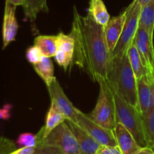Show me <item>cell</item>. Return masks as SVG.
<instances>
[{
	"mask_svg": "<svg viewBox=\"0 0 154 154\" xmlns=\"http://www.w3.org/2000/svg\"><path fill=\"white\" fill-rule=\"evenodd\" d=\"M137 90L138 107L144 118L154 109L153 90L151 85L147 79V75H144L139 79H137Z\"/></svg>",
	"mask_w": 154,
	"mask_h": 154,
	"instance_id": "cell-12",
	"label": "cell"
},
{
	"mask_svg": "<svg viewBox=\"0 0 154 154\" xmlns=\"http://www.w3.org/2000/svg\"><path fill=\"white\" fill-rule=\"evenodd\" d=\"M106 81L128 103L138 107L137 79L129 63L127 53L111 57Z\"/></svg>",
	"mask_w": 154,
	"mask_h": 154,
	"instance_id": "cell-2",
	"label": "cell"
},
{
	"mask_svg": "<svg viewBox=\"0 0 154 154\" xmlns=\"http://www.w3.org/2000/svg\"><path fill=\"white\" fill-rule=\"evenodd\" d=\"M66 120V116L56 107L54 104L51 103L50 108L47 113L45 125L42 127V128L37 133L38 141L45 138L54 128L65 122Z\"/></svg>",
	"mask_w": 154,
	"mask_h": 154,
	"instance_id": "cell-15",
	"label": "cell"
},
{
	"mask_svg": "<svg viewBox=\"0 0 154 154\" xmlns=\"http://www.w3.org/2000/svg\"><path fill=\"white\" fill-rule=\"evenodd\" d=\"M127 54L128 57H129V63H130L132 69L133 70L134 73H135L137 79H139L144 75H146L145 68H144L142 61H141L138 48L135 46L134 42L128 50Z\"/></svg>",
	"mask_w": 154,
	"mask_h": 154,
	"instance_id": "cell-21",
	"label": "cell"
},
{
	"mask_svg": "<svg viewBox=\"0 0 154 154\" xmlns=\"http://www.w3.org/2000/svg\"><path fill=\"white\" fill-rule=\"evenodd\" d=\"M135 154H154V149L150 146L141 147Z\"/></svg>",
	"mask_w": 154,
	"mask_h": 154,
	"instance_id": "cell-30",
	"label": "cell"
},
{
	"mask_svg": "<svg viewBox=\"0 0 154 154\" xmlns=\"http://www.w3.org/2000/svg\"><path fill=\"white\" fill-rule=\"evenodd\" d=\"M6 2L17 7V6L19 5H23L25 0H6Z\"/></svg>",
	"mask_w": 154,
	"mask_h": 154,
	"instance_id": "cell-31",
	"label": "cell"
},
{
	"mask_svg": "<svg viewBox=\"0 0 154 154\" xmlns=\"http://www.w3.org/2000/svg\"><path fill=\"white\" fill-rule=\"evenodd\" d=\"M57 46L59 51H63L74 56L75 51V41L71 34H65L63 32L57 35Z\"/></svg>",
	"mask_w": 154,
	"mask_h": 154,
	"instance_id": "cell-22",
	"label": "cell"
},
{
	"mask_svg": "<svg viewBox=\"0 0 154 154\" xmlns=\"http://www.w3.org/2000/svg\"><path fill=\"white\" fill-rule=\"evenodd\" d=\"M47 88L51 103L66 116V119L76 122L77 108L69 101L58 80L55 79L51 85Z\"/></svg>",
	"mask_w": 154,
	"mask_h": 154,
	"instance_id": "cell-9",
	"label": "cell"
},
{
	"mask_svg": "<svg viewBox=\"0 0 154 154\" xmlns=\"http://www.w3.org/2000/svg\"><path fill=\"white\" fill-rule=\"evenodd\" d=\"M15 11L16 6L5 2L2 24L3 49H5L11 42L15 40L16 35L17 33L19 26L15 15Z\"/></svg>",
	"mask_w": 154,
	"mask_h": 154,
	"instance_id": "cell-11",
	"label": "cell"
},
{
	"mask_svg": "<svg viewBox=\"0 0 154 154\" xmlns=\"http://www.w3.org/2000/svg\"><path fill=\"white\" fill-rule=\"evenodd\" d=\"M66 122L78 141L79 154H96L101 145L78 123L68 119H66Z\"/></svg>",
	"mask_w": 154,
	"mask_h": 154,
	"instance_id": "cell-10",
	"label": "cell"
},
{
	"mask_svg": "<svg viewBox=\"0 0 154 154\" xmlns=\"http://www.w3.org/2000/svg\"><path fill=\"white\" fill-rule=\"evenodd\" d=\"M99 84L100 86L99 98L94 109L88 116L99 125L113 131L117 122L112 94L106 80H101Z\"/></svg>",
	"mask_w": 154,
	"mask_h": 154,
	"instance_id": "cell-4",
	"label": "cell"
},
{
	"mask_svg": "<svg viewBox=\"0 0 154 154\" xmlns=\"http://www.w3.org/2000/svg\"><path fill=\"white\" fill-rule=\"evenodd\" d=\"M71 35L75 41L73 63L99 83L106 80L111 60V52L107 45L104 27L89 14L84 17L74 7V18Z\"/></svg>",
	"mask_w": 154,
	"mask_h": 154,
	"instance_id": "cell-1",
	"label": "cell"
},
{
	"mask_svg": "<svg viewBox=\"0 0 154 154\" xmlns=\"http://www.w3.org/2000/svg\"><path fill=\"white\" fill-rule=\"evenodd\" d=\"M88 14L91 16L96 23L103 26L104 27L111 19L106 6L102 0H90Z\"/></svg>",
	"mask_w": 154,
	"mask_h": 154,
	"instance_id": "cell-17",
	"label": "cell"
},
{
	"mask_svg": "<svg viewBox=\"0 0 154 154\" xmlns=\"http://www.w3.org/2000/svg\"><path fill=\"white\" fill-rule=\"evenodd\" d=\"M38 142L60 148L65 154H79V146L75 135L65 122L54 128L45 138Z\"/></svg>",
	"mask_w": 154,
	"mask_h": 154,
	"instance_id": "cell-7",
	"label": "cell"
},
{
	"mask_svg": "<svg viewBox=\"0 0 154 154\" xmlns=\"http://www.w3.org/2000/svg\"><path fill=\"white\" fill-rule=\"evenodd\" d=\"M76 123L85 130L102 146H117L114 131L108 129L92 120L89 116L77 109Z\"/></svg>",
	"mask_w": 154,
	"mask_h": 154,
	"instance_id": "cell-6",
	"label": "cell"
},
{
	"mask_svg": "<svg viewBox=\"0 0 154 154\" xmlns=\"http://www.w3.org/2000/svg\"><path fill=\"white\" fill-rule=\"evenodd\" d=\"M109 87L115 106L117 123L122 124L127 128L141 147L148 146L146 138L144 118L141 112L138 107L128 103L111 86L109 85Z\"/></svg>",
	"mask_w": 154,
	"mask_h": 154,
	"instance_id": "cell-3",
	"label": "cell"
},
{
	"mask_svg": "<svg viewBox=\"0 0 154 154\" xmlns=\"http://www.w3.org/2000/svg\"><path fill=\"white\" fill-rule=\"evenodd\" d=\"M96 154H123L118 146H102L96 152Z\"/></svg>",
	"mask_w": 154,
	"mask_h": 154,
	"instance_id": "cell-27",
	"label": "cell"
},
{
	"mask_svg": "<svg viewBox=\"0 0 154 154\" xmlns=\"http://www.w3.org/2000/svg\"><path fill=\"white\" fill-rule=\"evenodd\" d=\"M113 131L117 140V146L123 154H135L141 148L132 134L122 124H116Z\"/></svg>",
	"mask_w": 154,
	"mask_h": 154,
	"instance_id": "cell-14",
	"label": "cell"
},
{
	"mask_svg": "<svg viewBox=\"0 0 154 154\" xmlns=\"http://www.w3.org/2000/svg\"><path fill=\"white\" fill-rule=\"evenodd\" d=\"M138 26L143 27L150 37L153 39L154 32V0L141 8Z\"/></svg>",
	"mask_w": 154,
	"mask_h": 154,
	"instance_id": "cell-19",
	"label": "cell"
},
{
	"mask_svg": "<svg viewBox=\"0 0 154 154\" xmlns=\"http://www.w3.org/2000/svg\"><path fill=\"white\" fill-rule=\"evenodd\" d=\"M32 66L36 73L43 80L47 87L51 85L56 79L54 76V66L51 57H43L40 62Z\"/></svg>",
	"mask_w": 154,
	"mask_h": 154,
	"instance_id": "cell-18",
	"label": "cell"
},
{
	"mask_svg": "<svg viewBox=\"0 0 154 154\" xmlns=\"http://www.w3.org/2000/svg\"><path fill=\"white\" fill-rule=\"evenodd\" d=\"M126 18V11H124L119 16L110 19L107 25L104 27L105 40L110 52H112L115 48L120 36L123 32L125 21Z\"/></svg>",
	"mask_w": 154,
	"mask_h": 154,
	"instance_id": "cell-13",
	"label": "cell"
},
{
	"mask_svg": "<svg viewBox=\"0 0 154 154\" xmlns=\"http://www.w3.org/2000/svg\"><path fill=\"white\" fill-rule=\"evenodd\" d=\"M44 55L38 46L35 45L29 46L26 51V57L28 62L32 64H35L42 60Z\"/></svg>",
	"mask_w": 154,
	"mask_h": 154,
	"instance_id": "cell-26",
	"label": "cell"
},
{
	"mask_svg": "<svg viewBox=\"0 0 154 154\" xmlns=\"http://www.w3.org/2000/svg\"><path fill=\"white\" fill-rule=\"evenodd\" d=\"M38 143L37 134L25 132L22 133L18 136L17 139V143L21 147L27 146V147H35Z\"/></svg>",
	"mask_w": 154,
	"mask_h": 154,
	"instance_id": "cell-24",
	"label": "cell"
},
{
	"mask_svg": "<svg viewBox=\"0 0 154 154\" xmlns=\"http://www.w3.org/2000/svg\"><path fill=\"white\" fill-rule=\"evenodd\" d=\"M23 7L26 17L33 23L40 12H48L47 0H25Z\"/></svg>",
	"mask_w": 154,
	"mask_h": 154,
	"instance_id": "cell-20",
	"label": "cell"
},
{
	"mask_svg": "<svg viewBox=\"0 0 154 154\" xmlns=\"http://www.w3.org/2000/svg\"><path fill=\"white\" fill-rule=\"evenodd\" d=\"M33 154H65L60 148L47 144L43 142H38Z\"/></svg>",
	"mask_w": 154,
	"mask_h": 154,
	"instance_id": "cell-25",
	"label": "cell"
},
{
	"mask_svg": "<svg viewBox=\"0 0 154 154\" xmlns=\"http://www.w3.org/2000/svg\"><path fill=\"white\" fill-rule=\"evenodd\" d=\"M151 1H153V0H137V2H138L140 4V5L141 6V8H143L144 6H145L146 5H147L148 3H150Z\"/></svg>",
	"mask_w": 154,
	"mask_h": 154,
	"instance_id": "cell-32",
	"label": "cell"
},
{
	"mask_svg": "<svg viewBox=\"0 0 154 154\" xmlns=\"http://www.w3.org/2000/svg\"><path fill=\"white\" fill-rule=\"evenodd\" d=\"M147 146L154 149V109L144 117Z\"/></svg>",
	"mask_w": 154,
	"mask_h": 154,
	"instance_id": "cell-23",
	"label": "cell"
},
{
	"mask_svg": "<svg viewBox=\"0 0 154 154\" xmlns=\"http://www.w3.org/2000/svg\"><path fill=\"white\" fill-rule=\"evenodd\" d=\"M13 106L10 104H5L2 108H0V119L8 120L11 117V110Z\"/></svg>",
	"mask_w": 154,
	"mask_h": 154,
	"instance_id": "cell-28",
	"label": "cell"
},
{
	"mask_svg": "<svg viewBox=\"0 0 154 154\" xmlns=\"http://www.w3.org/2000/svg\"><path fill=\"white\" fill-rule=\"evenodd\" d=\"M125 11H126V18L123 32L115 48L111 52V57L127 53L135 40L139 24L141 6L137 0H133Z\"/></svg>",
	"mask_w": 154,
	"mask_h": 154,
	"instance_id": "cell-5",
	"label": "cell"
},
{
	"mask_svg": "<svg viewBox=\"0 0 154 154\" xmlns=\"http://www.w3.org/2000/svg\"><path fill=\"white\" fill-rule=\"evenodd\" d=\"M34 45L38 47L44 57H54L58 49L57 36L39 35L35 38Z\"/></svg>",
	"mask_w": 154,
	"mask_h": 154,
	"instance_id": "cell-16",
	"label": "cell"
},
{
	"mask_svg": "<svg viewBox=\"0 0 154 154\" xmlns=\"http://www.w3.org/2000/svg\"><path fill=\"white\" fill-rule=\"evenodd\" d=\"M35 147H20L11 152L9 154H33L34 153Z\"/></svg>",
	"mask_w": 154,
	"mask_h": 154,
	"instance_id": "cell-29",
	"label": "cell"
},
{
	"mask_svg": "<svg viewBox=\"0 0 154 154\" xmlns=\"http://www.w3.org/2000/svg\"><path fill=\"white\" fill-rule=\"evenodd\" d=\"M141 61L146 70V75L149 82H154V47L153 39L150 37L143 27L138 26L135 40Z\"/></svg>",
	"mask_w": 154,
	"mask_h": 154,
	"instance_id": "cell-8",
	"label": "cell"
}]
</instances>
